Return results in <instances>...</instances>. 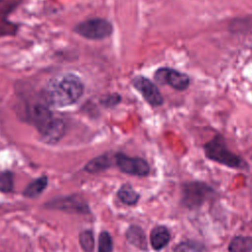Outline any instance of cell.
I'll return each mask as SVG.
<instances>
[{"mask_svg": "<svg viewBox=\"0 0 252 252\" xmlns=\"http://www.w3.org/2000/svg\"><path fill=\"white\" fill-rule=\"evenodd\" d=\"M13 189V174L10 171L0 173V191L11 192Z\"/></svg>", "mask_w": 252, "mask_h": 252, "instance_id": "cell-20", "label": "cell"}, {"mask_svg": "<svg viewBox=\"0 0 252 252\" xmlns=\"http://www.w3.org/2000/svg\"><path fill=\"white\" fill-rule=\"evenodd\" d=\"M132 85L151 105L158 106L163 102L162 95L158 87L148 78L144 76H136L132 80Z\"/></svg>", "mask_w": 252, "mask_h": 252, "instance_id": "cell-6", "label": "cell"}, {"mask_svg": "<svg viewBox=\"0 0 252 252\" xmlns=\"http://www.w3.org/2000/svg\"><path fill=\"white\" fill-rule=\"evenodd\" d=\"M213 193L212 188L200 182H190L184 184L182 188L184 205L188 208H196L201 206Z\"/></svg>", "mask_w": 252, "mask_h": 252, "instance_id": "cell-4", "label": "cell"}, {"mask_svg": "<svg viewBox=\"0 0 252 252\" xmlns=\"http://www.w3.org/2000/svg\"><path fill=\"white\" fill-rule=\"evenodd\" d=\"M65 133V124L62 120L55 118L52 123L41 133L43 140L47 143H55Z\"/></svg>", "mask_w": 252, "mask_h": 252, "instance_id": "cell-9", "label": "cell"}, {"mask_svg": "<svg viewBox=\"0 0 252 252\" xmlns=\"http://www.w3.org/2000/svg\"><path fill=\"white\" fill-rule=\"evenodd\" d=\"M117 196L120 201L126 205H134L139 199V194L128 184L121 186L117 192Z\"/></svg>", "mask_w": 252, "mask_h": 252, "instance_id": "cell-15", "label": "cell"}, {"mask_svg": "<svg viewBox=\"0 0 252 252\" xmlns=\"http://www.w3.org/2000/svg\"><path fill=\"white\" fill-rule=\"evenodd\" d=\"M229 252H251L252 251V237L250 236H236L232 238L228 245Z\"/></svg>", "mask_w": 252, "mask_h": 252, "instance_id": "cell-13", "label": "cell"}, {"mask_svg": "<svg viewBox=\"0 0 252 252\" xmlns=\"http://www.w3.org/2000/svg\"><path fill=\"white\" fill-rule=\"evenodd\" d=\"M150 239L152 247L155 250H160L169 242L170 234L165 226L158 225L152 230Z\"/></svg>", "mask_w": 252, "mask_h": 252, "instance_id": "cell-11", "label": "cell"}, {"mask_svg": "<svg viewBox=\"0 0 252 252\" xmlns=\"http://www.w3.org/2000/svg\"><path fill=\"white\" fill-rule=\"evenodd\" d=\"M50 207L57 208L64 211H73V212H84L88 209L87 205L82 200H77L76 197H67L65 199H60L58 201H53L49 203Z\"/></svg>", "mask_w": 252, "mask_h": 252, "instance_id": "cell-10", "label": "cell"}, {"mask_svg": "<svg viewBox=\"0 0 252 252\" xmlns=\"http://www.w3.org/2000/svg\"><path fill=\"white\" fill-rule=\"evenodd\" d=\"M203 250V246L197 242L186 241L178 244L174 252H201Z\"/></svg>", "mask_w": 252, "mask_h": 252, "instance_id": "cell-21", "label": "cell"}, {"mask_svg": "<svg viewBox=\"0 0 252 252\" xmlns=\"http://www.w3.org/2000/svg\"><path fill=\"white\" fill-rule=\"evenodd\" d=\"M15 0H0V17H7L18 5Z\"/></svg>", "mask_w": 252, "mask_h": 252, "instance_id": "cell-22", "label": "cell"}, {"mask_svg": "<svg viewBox=\"0 0 252 252\" xmlns=\"http://www.w3.org/2000/svg\"><path fill=\"white\" fill-rule=\"evenodd\" d=\"M120 100H121L120 95H118L117 94H111L105 95V96L101 99V103H102L104 106L111 107V106L116 105Z\"/></svg>", "mask_w": 252, "mask_h": 252, "instance_id": "cell-23", "label": "cell"}, {"mask_svg": "<svg viewBox=\"0 0 252 252\" xmlns=\"http://www.w3.org/2000/svg\"><path fill=\"white\" fill-rule=\"evenodd\" d=\"M28 116L30 121L36 127L41 134L55 119L48 105L44 103H35L29 107Z\"/></svg>", "mask_w": 252, "mask_h": 252, "instance_id": "cell-8", "label": "cell"}, {"mask_svg": "<svg viewBox=\"0 0 252 252\" xmlns=\"http://www.w3.org/2000/svg\"><path fill=\"white\" fill-rule=\"evenodd\" d=\"M116 164L120 168L121 171L138 175V176H146L150 172V166L148 162L141 158H130L123 154H118L115 157Z\"/></svg>", "mask_w": 252, "mask_h": 252, "instance_id": "cell-7", "label": "cell"}, {"mask_svg": "<svg viewBox=\"0 0 252 252\" xmlns=\"http://www.w3.org/2000/svg\"><path fill=\"white\" fill-rule=\"evenodd\" d=\"M84 94V84L79 76L65 73L50 79L42 91L43 101L54 107L69 106L77 102Z\"/></svg>", "mask_w": 252, "mask_h": 252, "instance_id": "cell-1", "label": "cell"}, {"mask_svg": "<svg viewBox=\"0 0 252 252\" xmlns=\"http://www.w3.org/2000/svg\"><path fill=\"white\" fill-rule=\"evenodd\" d=\"M112 239L107 231H102L98 237V252H111Z\"/></svg>", "mask_w": 252, "mask_h": 252, "instance_id": "cell-19", "label": "cell"}, {"mask_svg": "<svg viewBox=\"0 0 252 252\" xmlns=\"http://www.w3.org/2000/svg\"><path fill=\"white\" fill-rule=\"evenodd\" d=\"M19 25L7 19V17H0V37L15 35L18 32Z\"/></svg>", "mask_w": 252, "mask_h": 252, "instance_id": "cell-17", "label": "cell"}, {"mask_svg": "<svg viewBox=\"0 0 252 252\" xmlns=\"http://www.w3.org/2000/svg\"><path fill=\"white\" fill-rule=\"evenodd\" d=\"M155 80L158 84L168 85L171 88L183 91L189 86V77L181 72L170 68H159L155 73Z\"/></svg>", "mask_w": 252, "mask_h": 252, "instance_id": "cell-5", "label": "cell"}, {"mask_svg": "<svg viewBox=\"0 0 252 252\" xmlns=\"http://www.w3.org/2000/svg\"><path fill=\"white\" fill-rule=\"evenodd\" d=\"M204 151L207 158L226 166L232 168H244L245 166V161L227 149L221 136H217L206 143Z\"/></svg>", "mask_w": 252, "mask_h": 252, "instance_id": "cell-2", "label": "cell"}, {"mask_svg": "<svg viewBox=\"0 0 252 252\" xmlns=\"http://www.w3.org/2000/svg\"><path fill=\"white\" fill-rule=\"evenodd\" d=\"M73 30L74 32L84 38L100 40L112 34L113 26L109 21L105 19L92 18L78 23Z\"/></svg>", "mask_w": 252, "mask_h": 252, "instance_id": "cell-3", "label": "cell"}, {"mask_svg": "<svg viewBox=\"0 0 252 252\" xmlns=\"http://www.w3.org/2000/svg\"><path fill=\"white\" fill-rule=\"evenodd\" d=\"M127 240L134 246L139 249L146 250L147 249V241L146 236L143 229L137 225H131L126 231Z\"/></svg>", "mask_w": 252, "mask_h": 252, "instance_id": "cell-12", "label": "cell"}, {"mask_svg": "<svg viewBox=\"0 0 252 252\" xmlns=\"http://www.w3.org/2000/svg\"><path fill=\"white\" fill-rule=\"evenodd\" d=\"M47 185V178L46 176H41L32 182H31L26 189L24 190V195L30 198H33L38 196L46 187Z\"/></svg>", "mask_w": 252, "mask_h": 252, "instance_id": "cell-14", "label": "cell"}, {"mask_svg": "<svg viewBox=\"0 0 252 252\" xmlns=\"http://www.w3.org/2000/svg\"><path fill=\"white\" fill-rule=\"evenodd\" d=\"M79 241L82 249L86 252H92L94 245V234L91 230H85L80 233Z\"/></svg>", "mask_w": 252, "mask_h": 252, "instance_id": "cell-18", "label": "cell"}, {"mask_svg": "<svg viewBox=\"0 0 252 252\" xmlns=\"http://www.w3.org/2000/svg\"><path fill=\"white\" fill-rule=\"evenodd\" d=\"M108 166H110L109 158L106 156H100V157H97V158L90 160L86 164L85 170L88 172L95 173V172L106 169Z\"/></svg>", "mask_w": 252, "mask_h": 252, "instance_id": "cell-16", "label": "cell"}]
</instances>
